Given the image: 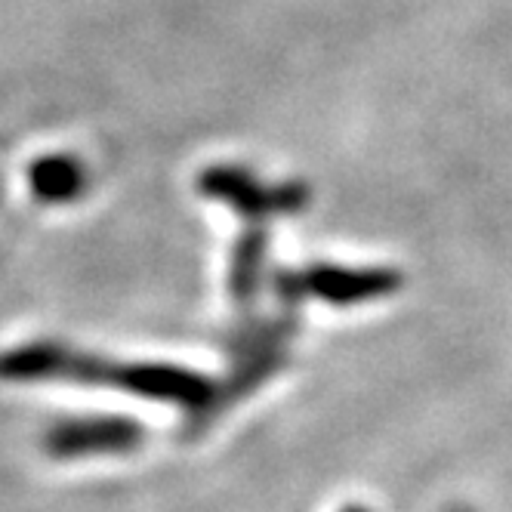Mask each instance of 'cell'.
Listing matches in <instances>:
<instances>
[{"mask_svg": "<svg viewBox=\"0 0 512 512\" xmlns=\"http://www.w3.org/2000/svg\"><path fill=\"white\" fill-rule=\"evenodd\" d=\"M112 386L155 401H167V405H179L192 417L213 414L219 401V389L207 377L176 368V364H115Z\"/></svg>", "mask_w": 512, "mask_h": 512, "instance_id": "7a4b0ae2", "label": "cell"}, {"mask_svg": "<svg viewBox=\"0 0 512 512\" xmlns=\"http://www.w3.org/2000/svg\"><path fill=\"white\" fill-rule=\"evenodd\" d=\"M343 512H368V509H364V506H346Z\"/></svg>", "mask_w": 512, "mask_h": 512, "instance_id": "ba28073f", "label": "cell"}, {"mask_svg": "<svg viewBox=\"0 0 512 512\" xmlns=\"http://www.w3.org/2000/svg\"><path fill=\"white\" fill-rule=\"evenodd\" d=\"M28 179H31V192L47 204L78 201L90 186L87 167L75 155H47L41 161H34Z\"/></svg>", "mask_w": 512, "mask_h": 512, "instance_id": "8992f818", "label": "cell"}, {"mask_svg": "<svg viewBox=\"0 0 512 512\" xmlns=\"http://www.w3.org/2000/svg\"><path fill=\"white\" fill-rule=\"evenodd\" d=\"M303 278L309 294L334 306H355L364 300H377L392 294L401 284V275L389 269H343V266H315L303 272Z\"/></svg>", "mask_w": 512, "mask_h": 512, "instance_id": "277c9868", "label": "cell"}, {"mask_svg": "<svg viewBox=\"0 0 512 512\" xmlns=\"http://www.w3.org/2000/svg\"><path fill=\"white\" fill-rule=\"evenodd\" d=\"M145 429L133 417H84L56 423L44 448L53 457H93V454H124L142 445Z\"/></svg>", "mask_w": 512, "mask_h": 512, "instance_id": "3957f363", "label": "cell"}, {"mask_svg": "<svg viewBox=\"0 0 512 512\" xmlns=\"http://www.w3.org/2000/svg\"><path fill=\"white\" fill-rule=\"evenodd\" d=\"M75 349L59 343H25L0 352V380L4 383H41V380H68Z\"/></svg>", "mask_w": 512, "mask_h": 512, "instance_id": "5b68a950", "label": "cell"}, {"mask_svg": "<svg viewBox=\"0 0 512 512\" xmlns=\"http://www.w3.org/2000/svg\"><path fill=\"white\" fill-rule=\"evenodd\" d=\"M201 192L213 201H226L235 213L247 219H266L281 213H300L309 204V189L303 182L263 186L250 170L241 167H210L201 176Z\"/></svg>", "mask_w": 512, "mask_h": 512, "instance_id": "6da1fadb", "label": "cell"}, {"mask_svg": "<svg viewBox=\"0 0 512 512\" xmlns=\"http://www.w3.org/2000/svg\"><path fill=\"white\" fill-rule=\"evenodd\" d=\"M266 247H269V235L260 226H250L238 238L232 253V272H229L232 294L238 300H250L260 290L263 269H266Z\"/></svg>", "mask_w": 512, "mask_h": 512, "instance_id": "52a82bcc", "label": "cell"}]
</instances>
